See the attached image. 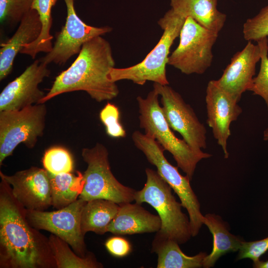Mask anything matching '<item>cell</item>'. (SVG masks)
Returning a JSON list of instances; mask_svg holds the SVG:
<instances>
[{"label": "cell", "mask_w": 268, "mask_h": 268, "mask_svg": "<svg viewBox=\"0 0 268 268\" xmlns=\"http://www.w3.org/2000/svg\"><path fill=\"white\" fill-rule=\"evenodd\" d=\"M132 138L134 145L156 167L159 175L177 195L183 207L188 212L192 237L198 235L203 225L204 215L201 212L200 203L192 188L190 178L181 175L178 167L167 160L164 154L165 149L154 138L137 131L133 133Z\"/></svg>", "instance_id": "cell-6"}, {"label": "cell", "mask_w": 268, "mask_h": 268, "mask_svg": "<svg viewBox=\"0 0 268 268\" xmlns=\"http://www.w3.org/2000/svg\"><path fill=\"white\" fill-rule=\"evenodd\" d=\"M158 92L153 89L145 98H136L139 108L140 128L154 138L173 156L180 168L192 179L198 163L212 155L192 149L183 139L178 138L171 130L159 105Z\"/></svg>", "instance_id": "cell-3"}, {"label": "cell", "mask_w": 268, "mask_h": 268, "mask_svg": "<svg viewBox=\"0 0 268 268\" xmlns=\"http://www.w3.org/2000/svg\"><path fill=\"white\" fill-rule=\"evenodd\" d=\"M47 66L40 60H35L9 82L0 94V112L40 104L46 94L39 85L51 74Z\"/></svg>", "instance_id": "cell-15"}, {"label": "cell", "mask_w": 268, "mask_h": 268, "mask_svg": "<svg viewBox=\"0 0 268 268\" xmlns=\"http://www.w3.org/2000/svg\"><path fill=\"white\" fill-rule=\"evenodd\" d=\"M49 244L58 268H99L102 265L91 255L82 257L75 254L67 242L52 234Z\"/></svg>", "instance_id": "cell-24"}, {"label": "cell", "mask_w": 268, "mask_h": 268, "mask_svg": "<svg viewBox=\"0 0 268 268\" xmlns=\"http://www.w3.org/2000/svg\"><path fill=\"white\" fill-rule=\"evenodd\" d=\"M268 251V236L257 241H243L239 250L237 260L249 259L255 263L260 260L261 257Z\"/></svg>", "instance_id": "cell-30"}, {"label": "cell", "mask_w": 268, "mask_h": 268, "mask_svg": "<svg viewBox=\"0 0 268 268\" xmlns=\"http://www.w3.org/2000/svg\"><path fill=\"white\" fill-rule=\"evenodd\" d=\"M132 202L119 204V210L108 226L107 232L122 236L158 232L161 227L159 216L150 213L141 204Z\"/></svg>", "instance_id": "cell-17"}, {"label": "cell", "mask_w": 268, "mask_h": 268, "mask_svg": "<svg viewBox=\"0 0 268 268\" xmlns=\"http://www.w3.org/2000/svg\"><path fill=\"white\" fill-rule=\"evenodd\" d=\"M86 202L78 198L68 205L56 211L26 210L25 216L34 228L50 232L67 242L78 256L84 257L85 245L80 219Z\"/></svg>", "instance_id": "cell-11"}, {"label": "cell", "mask_w": 268, "mask_h": 268, "mask_svg": "<svg viewBox=\"0 0 268 268\" xmlns=\"http://www.w3.org/2000/svg\"><path fill=\"white\" fill-rule=\"evenodd\" d=\"M152 252L157 255V268H200L202 267L206 252L189 256L183 252L177 242L155 235Z\"/></svg>", "instance_id": "cell-21"}, {"label": "cell", "mask_w": 268, "mask_h": 268, "mask_svg": "<svg viewBox=\"0 0 268 268\" xmlns=\"http://www.w3.org/2000/svg\"><path fill=\"white\" fill-rule=\"evenodd\" d=\"M153 89L161 97V108L171 129L178 132L194 150L206 148V129L191 106L168 85L154 83Z\"/></svg>", "instance_id": "cell-10"}, {"label": "cell", "mask_w": 268, "mask_h": 268, "mask_svg": "<svg viewBox=\"0 0 268 268\" xmlns=\"http://www.w3.org/2000/svg\"><path fill=\"white\" fill-rule=\"evenodd\" d=\"M51 189L52 205L58 209L64 208L77 200L84 181L83 174L71 172L54 174L48 172Z\"/></svg>", "instance_id": "cell-23"}, {"label": "cell", "mask_w": 268, "mask_h": 268, "mask_svg": "<svg viewBox=\"0 0 268 268\" xmlns=\"http://www.w3.org/2000/svg\"><path fill=\"white\" fill-rule=\"evenodd\" d=\"M261 50V65L259 72L254 77L249 91L261 97L268 110V38L265 37L257 41Z\"/></svg>", "instance_id": "cell-26"}, {"label": "cell", "mask_w": 268, "mask_h": 268, "mask_svg": "<svg viewBox=\"0 0 268 268\" xmlns=\"http://www.w3.org/2000/svg\"><path fill=\"white\" fill-rule=\"evenodd\" d=\"M253 266L254 268H268V260L264 261L260 260L253 263Z\"/></svg>", "instance_id": "cell-32"}, {"label": "cell", "mask_w": 268, "mask_h": 268, "mask_svg": "<svg viewBox=\"0 0 268 268\" xmlns=\"http://www.w3.org/2000/svg\"><path fill=\"white\" fill-rule=\"evenodd\" d=\"M105 246L111 255L119 258L126 257L132 250L130 242L120 235L109 238L105 242Z\"/></svg>", "instance_id": "cell-31"}, {"label": "cell", "mask_w": 268, "mask_h": 268, "mask_svg": "<svg viewBox=\"0 0 268 268\" xmlns=\"http://www.w3.org/2000/svg\"><path fill=\"white\" fill-rule=\"evenodd\" d=\"M119 204L110 200L94 199L86 201L81 214L80 227L84 236L88 232L103 235L116 215Z\"/></svg>", "instance_id": "cell-22"}, {"label": "cell", "mask_w": 268, "mask_h": 268, "mask_svg": "<svg viewBox=\"0 0 268 268\" xmlns=\"http://www.w3.org/2000/svg\"><path fill=\"white\" fill-rule=\"evenodd\" d=\"M67 7L65 24L56 34V41L51 52L40 61L46 65L65 64L71 57L78 54L83 45L94 37L112 31L109 26L95 27L87 25L77 15L75 0H64Z\"/></svg>", "instance_id": "cell-12"}, {"label": "cell", "mask_w": 268, "mask_h": 268, "mask_svg": "<svg viewBox=\"0 0 268 268\" xmlns=\"http://www.w3.org/2000/svg\"><path fill=\"white\" fill-rule=\"evenodd\" d=\"M244 38L248 41H255L268 36V4L255 16L249 18L243 24Z\"/></svg>", "instance_id": "cell-28"}, {"label": "cell", "mask_w": 268, "mask_h": 268, "mask_svg": "<svg viewBox=\"0 0 268 268\" xmlns=\"http://www.w3.org/2000/svg\"><path fill=\"white\" fill-rule=\"evenodd\" d=\"M186 19L173 9L169 10L158 21L163 30V34L144 59L128 67H113L108 75V79L115 82L121 80H130L141 85L147 81L169 85L166 66L168 64L170 49L174 40L179 36Z\"/></svg>", "instance_id": "cell-5"}, {"label": "cell", "mask_w": 268, "mask_h": 268, "mask_svg": "<svg viewBox=\"0 0 268 268\" xmlns=\"http://www.w3.org/2000/svg\"><path fill=\"white\" fill-rule=\"evenodd\" d=\"M43 164L46 170L54 174L71 172L73 169L70 153L61 146H54L47 150L43 157Z\"/></svg>", "instance_id": "cell-25"}, {"label": "cell", "mask_w": 268, "mask_h": 268, "mask_svg": "<svg viewBox=\"0 0 268 268\" xmlns=\"http://www.w3.org/2000/svg\"><path fill=\"white\" fill-rule=\"evenodd\" d=\"M47 112L45 103L0 112V165L19 144L35 146L43 134Z\"/></svg>", "instance_id": "cell-8"}, {"label": "cell", "mask_w": 268, "mask_h": 268, "mask_svg": "<svg viewBox=\"0 0 268 268\" xmlns=\"http://www.w3.org/2000/svg\"><path fill=\"white\" fill-rule=\"evenodd\" d=\"M263 139L265 140L268 141V128H267L264 132Z\"/></svg>", "instance_id": "cell-33"}, {"label": "cell", "mask_w": 268, "mask_h": 268, "mask_svg": "<svg viewBox=\"0 0 268 268\" xmlns=\"http://www.w3.org/2000/svg\"><path fill=\"white\" fill-rule=\"evenodd\" d=\"M205 104L207 124L218 144L221 147L224 158H227V140L231 135V124L236 121L242 112L238 101L223 89L216 80H210L206 88Z\"/></svg>", "instance_id": "cell-14"}, {"label": "cell", "mask_w": 268, "mask_h": 268, "mask_svg": "<svg viewBox=\"0 0 268 268\" xmlns=\"http://www.w3.org/2000/svg\"><path fill=\"white\" fill-rule=\"evenodd\" d=\"M1 181L10 186L18 204L29 210H44L52 205L51 189L48 171L31 167L7 175L0 171Z\"/></svg>", "instance_id": "cell-13"}, {"label": "cell", "mask_w": 268, "mask_h": 268, "mask_svg": "<svg viewBox=\"0 0 268 268\" xmlns=\"http://www.w3.org/2000/svg\"><path fill=\"white\" fill-rule=\"evenodd\" d=\"M218 36V33L187 17L180 33L179 44L169 56L168 65L186 74H203L211 66L212 49Z\"/></svg>", "instance_id": "cell-9"}, {"label": "cell", "mask_w": 268, "mask_h": 268, "mask_svg": "<svg viewBox=\"0 0 268 268\" xmlns=\"http://www.w3.org/2000/svg\"><path fill=\"white\" fill-rule=\"evenodd\" d=\"M106 147L97 143L81 151L87 167L83 174L84 184L79 198L88 201L105 199L119 204L134 201L135 190L121 183L113 174Z\"/></svg>", "instance_id": "cell-7"}, {"label": "cell", "mask_w": 268, "mask_h": 268, "mask_svg": "<svg viewBox=\"0 0 268 268\" xmlns=\"http://www.w3.org/2000/svg\"><path fill=\"white\" fill-rule=\"evenodd\" d=\"M261 60L259 45L248 41L245 47L232 58L221 76L218 85L238 102L244 92L250 89L256 73V67Z\"/></svg>", "instance_id": "cell-16"}, {"label": "cell", "mask_w": 268, "mask_h": 268, "mask_svg": "<svg viewBox=\"0 0 268 268\" xmlns=\"http://www.w3.org/2000/svg\"><path fill=\"white\" fill-rule=\"evenodd\" d=\"M203 224L207 227L213 237L212 251L205 257L202 263V268H210L221 256L239 251L243 240L231 233L226 222L218 215H204Z\"/></svg>", "instance_id": "cell-20"}, {"label": "cell", "mask_w": 268, "mask_h": 268, "mask_svg": "<svg viewBox=\"0 0 268 268\" xmlns=\"http://www.w3.org/2000/svg\"><path fill=\"white\" fill-rule=\"evenodd\" d=\"M42 29L37 11L31 8L22 18L12 36L1 43L0 49V80L11 72L14 59L24 46L35 41Z\"/></svg>", "instance_id": "cell-18"}, {"label": "cell", "mask_w": 268, "mask_h": 268, "mask_svg": "<svg viewBox=\"0 0 268 268\" xmlns=\"http://www.w3.org/2000/svg\"><path fill=\"white\" fill-rule=\"evenodd\" d=\"M115 65L109 42L101 36L94 37L83 45L70 66L56 77L40 104L75 91H85L98 102L115 98L119 92L118 87L108 78Z\"/></svg>", "instance_id": "cell-1"}, {"label": "cell", "mask_w": 268, "mask_h": 268, "mask_svg": "<svg viewBox=\"0 0 268 268\" xmlns=\"http://www.w3.org/2000/svg\"><path fill=\"white\" fill-rule=\"evenodd\" d=\"M218 0H171V8L187 18L190 17L204 28L218 33L226 20V15L217 8Z\"/></svg>", "instance_id": "cell-19"}, {"label": "cell", "mask_w": 268, "mask_h": 268, "mask_svg": "<svg viewBox=\"0 0 268 268\" xmlns=\"http://www.w3.org/2000/svg\"><path fill=\"white\" fill-rule=\"evenodd\" d=\"M6 191L0 195V243L2 258L13 268H35L41 256L36 239L18 207Z\"/></svg>", "instance_id": "cell-2"}, {"label": "cell", "mask_w": 268, "mask_h": 268, "mask_svg": "<svg viewBox=\"0 0 268 268\" xmlns=\"http://www.w3.org/2000/svg\"><path fill=\"white\" fill-rule=\"evenodd\" d=\"M146 181L142 189L135 191L134 201L147 203L155 209L161 220V227L156 235L177 242L187 243L192 237L189 216L182 210L172 188L157 171L145 169Z\"/></svg>", "instance_id": "cell-4"}, {"label": "cell", "mask_w": 268, "mask_h": 268, "mask_svg": "<svg viewBox=\"0 0 268 268\" xmlns=\"http://www.w3.org/2000/svg\"></svg>", "instance_id": "cell-34"}, {"label": "cell", "mask_w": 268, "mask_h": 268, "mask_svg": "<svg viewBox=\"0 0 268 268\" xmlns=\"http://www.w3.org/2000/svg\"><path fill=\"white\" fill-rule=\"evenodd\" d=\"M34 0H0V21L10 27L19 23L32 8Z\"/></svg>", "instance_id": "cell-27"}, {"label": "cell", "mask_w": 268, "mask_h": 268, "mask_svg": "<svg viewBox=\"0 0 268 268\" xmlns=\"http://www.w3.org/2000/svg\"><path fill=\"white\" fill-rule=\"evenodd\" d=\"M99 117L109 136L114 138L126 136V131L120 121V112L115 105L107 103L101 110Z\"/></svg>", "instance_id": "cell-29"}]
</instances>
